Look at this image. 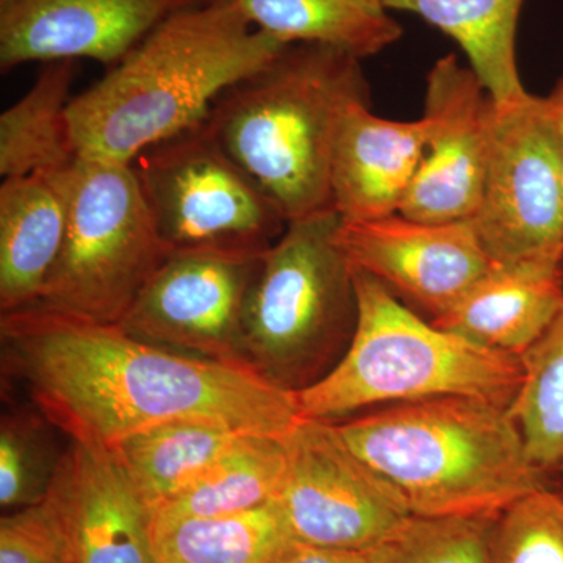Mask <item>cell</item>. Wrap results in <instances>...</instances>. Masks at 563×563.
I'll use <instances>...</instances> for the list:
<instances>
[{"mask_svg": "<svg viewBox=\"0 0 563 563\" xmlns=\"http://www.w3.org/2000/svg\"><path fill=\"white\" fill-rule=\"evenodd\" d=\"M51 490L74 563H157L154 509L111 448L73 442Z\"/></svg>", "mask_w": 563, "mask_h": 563, "instance_id": "obj_15", "label": "cell"}, {"mask_svg": "<svg viewBox=\"0 0 563 563\" xmlns=\"http://www.w3.org/2000/svg\"><path fill=\"white\" fill-rule=\"evenodd\" d=\"M487 173L474 232L493 266L562 272L563 161L547 99H492Z\"/></svg>", "mask_w": 563, "mask_h": 563, "instance_id": "obj_8", "label": "cell"}, {"mask_svg": "<svg viewBox=\"0 0 563 563\" xmlns=\"http://www.w3.org/2000/svg\"><path fill=\"white\" fill-rule=\"evenodd\" d=\"M561 474H562V495H563V466H562V470H561Z\"/></svg>", "mask_w": 563, "mask_h": 563, "instance_id": "obj_32", "label": "cell"}, {"mask_svg": "<svg viewBox=\"0 0 563 563\" xmlns=\"http://www.w3.org/2000/svg\"><path fill=\"white\" fill-rule=\"evenodd\" d=\"M128 163L74 166L65 243L38 306L121 324L141 288L172 254Z\"/></svg>", "mask_w": 563, "mask_h": 563, "instance_id": "obj_7", "label": "cell"}, {"mask_svg": "<svg viewBox=\"0 0 563 563\" xmlns=\"http://www.w3.org/2000/svg\"><path fill=\"white\" fill-rule=\"evenodd\" d=\"M131 166L172 251L265 254L287 228L279 207L222 150L206 121L147 147Z\"/></svg>", "mask_w": 563, "mask_h": 563, "instance_id": "obj_9", "label": "cell"}, {"mask_svg": "<svg viewBox=\"0 0 563 563\" xmlns=\"http://www.w3.org/2000/svg\"><path fill=\"white\" fill-rule=\"evenodd\" d=\"M77 62L44 63L35 84L0 117V174L57 172L79 161L69 121Z\"/></svg>", "mask_w": 563, "mask_h": 563, "instance_id": "obj_23", "label": "cell"}, {"mask_svg": "<svg viewBox=\"0 0 563 563\" xmlns=\"http://www.w3.org/2000/svg\"><path fill=\"white\" fill-rule=\"evenodd\" d=\"M76 163L57 172L7 177L0 185L2 313L40 302L65 243Z\"/></svg>", "mask_w": 563, "mask_h": 563, "instance_id": "obj_17", "label": "cell"}, {"mask_svg": "<svg viewBox=\"0 0 563 563\" xmlns=\"http://www.w3.org/2000/svg\"><path fill=\"white\" fill-rule=\"evenodd\" d=\"M335 210L288 221L263 254L243 318L247 365L296 393L343 357L357 324L354 269L342 247Z\"/></svg>", "mask_w": 563, "mask_h": 563, "instance_id": "obj_6", "label": "cell"}, {"mask_svg": "<svg viewBox=\"0 0 563 563\" xmlns=\"http://www.w3.org/2000/svg\"><path fill=\"white\" fill-rule=\"evenodd\" d=\"M287 466L284 435L243 433L179 495L154 512V529L246 512L274 501Z\"/></svg>", "mask_w": 563, "mask_h": 563, "instance_id": "obj_20", "label": "cell"}, {"mask_svg": "<svg viewBox=\"0 0 563 563\" xmlns=\"http://www.w3.org/2000/svg\"><path fill=\"white\" fill-rule=\"evenodd\" d=\"M495 517L409 515L369 550V563H492Z\"/></svg>", "mask_w": 563, "mask_h": 563, "instance_id": "obj_26", "label": "cell"}, {"mask_svg": "<svg viewBox=\"0 0 563 563\" xmlns=\"http://www.w3.org/2000/svg\"><path fill=\"white\" fill-rule=\"evenodd\" d=\"M40 413V412H38ZM13 410L0 422V506L7 512L43 501L51 492L63 454L43 413Z\"/></svg>", "mask_w": 563, "mask_h": 563, "instance_id": "obj_27", "label": "cell"}, {"mask_svg": "<svg viewBox=\"0 0 563 563\" xmlns=\"http://www.w3.org/2000/svg\"><path fill=\"white\" fill-rule=\"evenodd\" d=\"M0 563H74L68 529L54 492L43 501L3 515Z\"/></svg>", "mask_w": 563, "mask_h": 563, "instance_id": "obj_29", "label": "cell"}, {"mask_svg": "<svg viewBox=\"0 0 563 563\" xmlns=\"http://www.w3.org/2000/svg\"><path fill=\"white\" fill-rule=\"evenodd\" d=\"M361 102H372L361 58L324 44H287L222 92L206 124L291 221L333 210V147L344 114Z\"/></svg>", "mask_w": 563, "mask_h": 563, "instance_id": "obj_4", "label": "cell"}, {"mask_svg": "<svg viewBox=\"0 0 563 563\" xmlns=\"http://www.w3.org/2000/svg\"><path fill=\"white\" fill-rule=\"evenodd\" d=\"M210 0H0V69L88 58L117 65L173 14Z\"/></svg>", "mask_w": 563, "mask_h": 563, "instance_id": "obj_14", "label": "cell"}, {"mask_svg": "<svg viewBox=\"0 0 563 563\" xmlns=\"http://www.w3.org/2000/svg\"><path fill=\"white\" fill-rule=\"evenodd\" d=\"M384 5L417 14L454 40L493 101L514 102L528 95L517 65L525 0H384Z\"/></svg>", "mask_w": 563, "mask_h": 563, "instance_id": "obj_19", "label": "cell"}, {"mask_svg": "<svg viewBox=\"0 0 563 563\" xmlns=\"http://www.w3.org/2000/svg\"><path fill=\"white\" fill-rule=\"evenodd\" d=\"M340 247L352 268L373 276L404 303L431 314L453 309L495 268L472 221L422 222L401 213L340 220Z\"/></svg>", "mask_w": 563, "mask_h": 563, "instance_id": "obj_13", "label": "cell"}, {"mask_svg": "<svg viewBox=\"0 0 563 563\" xmlns=\"http://www.w3.org/2000/svg\"><path fill=\"white\" fill-rule=\"evenodd\" d=\"M562 274H563V261H562Z\"/></svg>", "mask_w": 563, "mask_h": 563, "instance_id": "obj_33", "label": "cell"}, {"mask_svg": "<svg viewBox=\"0 0 563 563\" xmlns=\"http://www.w3.org/2000/svg\"><path fill=\"white\" fill-rule=\"evenodd\" d=\"M280 563H369L362 551L325 550V548L296 544Z\"/></svg>", "mask_w": 563, "mask_h": 563, "instance_id": "obj_30", "label": "cell"}, {"mask_svg": "<svg viewBox=\"0 0 563 563\" xmlns=\"http://www.w3.org/2000/svg\"><path fill=\"white\" fill-rule=\"evenodd\" d=\"M262 257L240 251H173L120 325L168 350L250 366L243 318Z\"/></svg>", "mask_w": 563, "mask_h": 563, "instance_id": "obj_11", "label": "cell"}, {"mask_svg": "<svg viewBox=\"0 0 563 563\" xmlns=\"http://www.w3.org/2000/svg\"><path fill=\"white\" fill-rule=\"evenodd\" d=\"M428 122L393 121L373 113L372 102L344 114L331 166L332 207L344 221L399 213L422 152Z\"/></svg>", "mask_w": 563, "mask_h": 563, "instance_id": "obj_16", "label": "cell"}, {"mask_svg": "<svg viewBox=\"0 0 563 563\" xmlns=\"http://www.w3.org/2000/svg\"><path fill=\"white\" fill-rule=\"evenodd\" d=\"M154 540L157 563H280L298 544L276 501L162 526Z\"/></svg>", "mask_w": 563, "mask_h": 563, "instance_id": "obj_24", "label": "cell"}, {"mask_svg": "<svg viewBox=\"0 0 563 563\" xmlns=\"http://www.w3.org/2000/svg\"><path fill=\"white\" fill-rule=\"evenodd\" d=\"M490 562L563 563L562 492L539 488L496 515Z\"/></svg>", "mask_w": 563, "mask_h": 563, "instance_id": "obj_28", "label": "cell"}, {"mask_svg": "<svg viewBox=\"0 0 563 563\" xmlns=\"http://www.w3.org/2000/svg\"><path fill=\"white\" fill-rule=\"evenodd\" d=\"M280 507L296 542L366 551L410 512L390 485L344 443L332 421L301 418L284 435Z\"/></svg>", "mask_w": 563, "mask_h": 563, "instance_id": "obj_10", "label": "cell"}, {"mask_svg": "<svg viewBox=\"0 0 563 563\" xmlns=\"http://www.w3.org/2000/svg\"><path fill=\"white\" fill-rule=\"evenodd\" d=\"M418 517H496L547 487L509 407L440 396L332 421Z\"/></svg>", "mask_w": 563, "mask_h": 563, "instance_id": "obj_3", "label": "cell"}, {"mask_svg": "<svg viewBox=\"0 0 563 563\" xmlns=\"http://www.w3.org/2000/svg\"><path fill=\"white\" fill-rule=\"evenodd\" d=\"M243 433L224 422L176 418L125 437L111 450L152 509L185 488Z\"/></svg>", "mask_w": 563, "mask_h": 563, "instance_id": "obj_22", "label": "cell"}, {"mask_svg": "<svg viewBox=\"0 0 563 563\" xmlns=\"http://www.w3.org/2000/svg\"><path fill=\"white\" fill-rule=\"evenodd\" d=\"M3 355L33 404L73 442L113 448L176 418L285 435L301 420L295 393L250 366L144 342L120 324L35 306L0 318Z\"/></svg>", "mask_w": 563, "mask_h": 563, "instance_id": "obj_1", "label": "cell"}, {"mask_svg": "<svg viewBox=\"0 0 563 563\" xmlns=\"http://www.w3.org/2000/svg\"><path fill=\"white\" fill-rule=\"evenodd\" d=\"M257 31L282 44H324L368 58L388 49L402 27L384 0H235Z\"/></svg>", "mask_w": 563, "mask_h": 563, "instance_id": "obj_21", "label": "cell"}, {"mask_svg": "<svg viewBox=\"0 0 563 563\" xmlns=\"http://www.w3.org/2000/svg\"><path fill=\"white\" fill-rule=\"evenodd\" d=\"M523 383L509 412L533 465L543 474L563 466V307L550 328L521 355Z\"/></svg>", "mask_w": 563, "mask_h": 563, "instance_id": "obj_25", "label": "cell"}, {"mask_svg": "<svg viewBox=\"0 0 563 563\" xmlns=\"http://www.w3.org/2000/svg\"><path fill=\"white\" fill-rule=\"evenodd\" d=\"M562 307V272L493 268L453 309L431 322L479 346L521 357Z\"/></svg>", "mask_w": 563, "mask_h": 563, "instance_id": "obj_18", "label": "cell"}, {"mask_svg": "<svg viewBox=\"0 0 563 563\" xmlns=\"http://www.w3.org/2000/svg\"><path fill=\"white\" fill-rule=\"evenodd\" d=\"M492 98L454 54L433 63L426 79L424 152L401 210L422 222L470 221L487 173Z\"/></svg>", "mask_w": 563, "mask_h": 563, "instance_id": "obj_12", "label": "cell"}, {"mask_svg": "<svg viewBox=\"0 0 563 563\" xmlns=\"http://www.w3.org/2000/svg\"><path fill=\"white\" fill-rule=\"evenodd\" d=\"M548 107H550L551 117H553L555 131H558L559 143H561L562 161H563V74L555 81L553 90L550 95L544 96Z\"/></svg>", "mask_w": 563, "mask_h": 563, "instance_id": "obj_31", "label": "cell"}, {"mask_svg": "<svg viewBox=\"0 0 563 563\" xmlns=\"http://www.w3.org/2000/svg\"><path fill=\"white\" fill-rule=\"evenodd\" d=\"M354 269L357 324L340 362L295 393L301 418L344 420L390 404L470 396L510 407L521 357L488 350L424 321L369 274Z\"/></svg>", "mask_w": 563, "mask_h": 563, "instance_id": "obj_5", "label": "cell"}, {"mask_svg": "<svg viewBox=\"0 0 563 563\" xmlns=\"http://www.w3.org/2000/svg\"><path fill=\"white\" fill-rule=\"evenodd\" d=\"M284 46L257 31L235 0L173 14L70 101L79 157L131 165L147 147L206 121L222 92Z\"/></svg>", "mask_w": 563, "mask_h": 563, "instance_id": "obj_2", "label": "cell"}]
</instances>
